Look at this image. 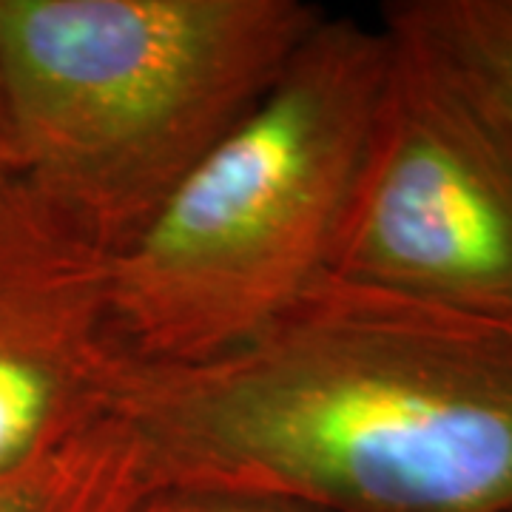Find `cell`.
<instances>
[{
  "label": "cell",
  "instance_id": "obj_8",
  "mask_svg": "<svg viewBox=\"0 0 512 512\" xmlns=\"http://www.w3.org/2000/svg\"><path fill=\"white\" fill-rule=\"evenodd\" d=\"M137 512H313L291 501L211 490H151Z\"/></svg>",
  "mask_w": 512,
  "mask_h": 512
},
{
  "label": "cell",
  "instance_id": "obj_9",
  "mask_svg": "<svg viewBox=\"0 0 512 512\" xmlns=\"http://www.w3.org/2000/svg\"><path fill=\"white\" fill-rule=\"evenodd\" d=\"M0 160H6V154H3V143H0ZM9 163V160H6Z\"/></svg>",
  "mask_w": 512,
  "mask_h": 512
},
{
  "label": "cell",
  "instance_id": "obj_7",
  "mask_svg": "<svg viewBox=\"0 0 512 512\" xmlns=\"http://www.w3.org/2000/svg\"><path fill=\"white\" fill-rule=\"evenodd\" d=\"M387 9L512 123V0H399Z\"/></svg>",
  "mask_w": 512,
  "mask_h": 512
},
{
  "label": "cell",
  "instance_id": "obj_1",
  "mask_svg": "<svg viewBox=\"0 0 512 512\" xmlns=\"http://www.w3.org/2000/svg\"><path fill=\"white\" fill-rule=\"evenodd\" d=\"M151 490L313 512H512V319L322 276L245 345L126 362Z\"/></svg>",
  "mask_w": 512,
  "mask_h": 512
},
{
  "label": "cell",
  "instance_id": "obj_2",
  "mask_svg": "<svg viewBox=\"0 0 512 512\" xmlns=\"http://www.w3.org/2000/svg\"><path fill=\"white\" fill-rule=\"evenodd\" d=\"M328 18L302 0H0V143L114 256Z\"/></svg>",
  "mask_w": 512,
  "mask_h": 512
},
{
  "label": "cell",
  "instance_id": "obj_6",
  "mask_svg": "<svg viewBox=\"0 0 512 512\" xmlns=\"http://www.w3.org/2000/svg\"><path fill=\"white\" fill-rule=\"evenodd\" d=\"M148 493L143 447L114 413L55 450L0 470V512H137Z\"/></svg>",
  "mask_w": 512,
  "mask_h": 512
},
{
  "label": "cell",
  "instance_id": "obj_4",
  "mask_svg": "<svg viewBox=\"0 0 512 512\" xmlns=\"http://www.w3.org/2000/svg\"><path fill=\"white\" fill-rule=\"evenodd\" d=\"M387 66L328 274L512 319V123L390 9Z\"/></svg>",
  "mask_w": 512,
  "mask_h": 512
},
{
  "label": "cell",
  "instance_id": "obj_3",
  "mask_svg": "<svg viewBox=\"0 0 512 512\" xmlns=\"http://www.w3.org/2000/svg\"><path fill=\"white\" fill-rule=\"evenodd\" d=\"M384 66L382 23L328 15L262 103L111 256V325L126 359H214L328 274Z\"/></svg>",
  "mask_w": 512,
  "mask_h": 512
},
{
  "label": "cell",
  "instance_id": "obj_5",
  "mask_svg": "<svg viewBox=\"0 0 512 512\" xmlns=\"http://www.w3.org/2000/svg\"><path fill=\"white\" fill-rule=\"evenodd\" d=\"M111 256L0 160V470L109 419L126 353Z\"/></svg>",
  "mask_w": 512,
  "mask_h": 512
}]
</instances>
